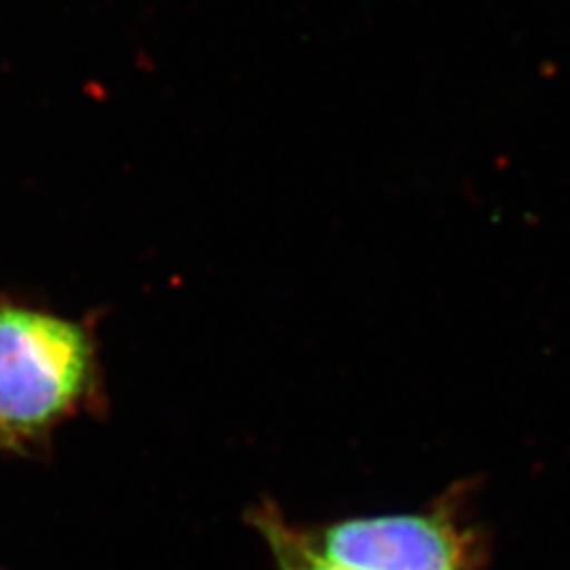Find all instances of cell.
Masks as SVG:
<instances>
[{
    "instance_id": "cell-3",
    "label": "cell",
    "mask_w": 570,
    "mask_h": 570,
    "mask_svg": "<svg viewBox=\"0 0 570 570\" xmlns=\"http://www.w3.org/2000/svg\"><path fill=\"white\" fill-rule=\"evenodd\" d=\"M249 522L265 541L277 570H346L322 556L311 539V532L287 522L273 503L254 508Z\"/></svg>"
},
{
    "instance_id": "cell-1",
    "label": "cell",
    "mask_w": 570,
    "mask_h": 570,
    "mask_svg": "<svg viewBox=\"0 0 570 570\" xmlns=\"http://www.w3.org/2000/svg\"><path fill=\"white\" fill-rule=\"evenodd\" d=\"M104 404L94 330L41 306L0 301V450L30 454Z\"/></svg>"
},
{
    "instance_id": "cell-4",
    "label": "cell",
    "mask_w": 570,
    "mask_h": 570,
    "mask_svg": "<svg viewBox=\"0 0 570 570\" xmlns=\"http://www.w3.org/2000/svg\"><path fill=\"white\" fill-rule=\"evenodd\" d=\"M0 452H2V450H0Z\"/></svg>"
},
{
    "instance_id": "cell-2",
    "label": "cell",
    "mask_w": 570,
    "mask_h": 570,
    "mask_svg": "<svg viewBox=\"0 0 570 570\" xmlns=\"http://www.w3.org/2000/svg\"><path fill=\"white\" fill-rule=\"evenodd\" d=\"M311 539L346 570H480L482 537L463 518L459 499L429 510L346 518Z\"/></svg>"
}]
</instances>
